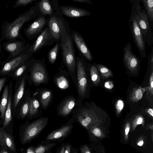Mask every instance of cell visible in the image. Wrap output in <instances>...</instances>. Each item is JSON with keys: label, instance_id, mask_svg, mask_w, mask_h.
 Instances as JSON below:
<instances>
[{"label": "cell", "instance_id": "6da1fadb", "mask_svg": "<svg viewBox=\"0 0 153 153\" xmlns=\"http://www.w3.org/2000/svg\"><path fill=\"white\" fill-rule=\"evenodd\" d=\"M35 7H32L25 12L19 14L12 22H4L1 26V40L9 41L24 40L20 30L25 23L36 17V10Z\"/></svg>", "mask_w": 153, "mask_h": 153}, {"label": "cell", "instance_id": "7a4b0ae2", "mask_svg": "<svg viewBox=\"0 0 153 153\" xmlns=\"http://www.w3.org/2000/svg\"><path fill=\"white\" fill-rule=\"evenodd\" d=\"M31 46L26 45L25 47L15 56L7 57L1 64L0 76H6L15 69L27 62L32 53L29 51Z\"/></svg>", "mask_w": 153, "mask_h": 153}, {"label": "cell", "instance_id": "3957f363", "mask_svg": "<svg viewBox=\"0 0 153 153\" xmlns=\"http://www.w3.org/2000/svg\"><path fill=\"white\" fill-rule=\"evenodd\" d=\"M61 48L64 59L68 70L73 72L75 66L74 50L71 38L66 34L64 37L62 35Z\"/></svg>", "mask_w": 153, "mask_h": 153}, {"label": "cell", "instance_id": "277c9868", "mask_svg": "<svg viewBox=\"0 0 153 153\" xmlns=\"http://www.w3.org/2000/svg\"><path fill=\"white\" fill-rule=\"evenodd\" d=\"M48 121V118L41 117L30 124L23 133L22 144H26L36 137L47 125Z\"/></svg>", "mask_w": 153, "mask_h": 153}, {"label": "cell", "instance_id": "5b68a950", "mask_svg": "<svg viewBox=\"0 0 153 153\" xmlns=\"http://www.w3.org/2000/svg\"><path fill=\"white\" fill-rule=\"evenodd\" d=\"M27 70L30 73L29 78L36 84L44 82L47 79V75L43 67L38 63H32L29 60L27 62Z\"/></svg>", "mask_w": 153, "mask_h": 153}, {"label": "cell", "instance_id": "8992f818", "mask_svg": "<svg viewBox=\"0 0 153 153\" xmlns=\"http://www.w3.org/2000/svg\"><path fill=\"white\" fill-rule=\"evenodd\" d=\"M25 42L24 40H16L7 41L2 44L4 49L9 53L8 57L13 56L22 51L26 47Z\"/></svg>", "mask_w": 153, "mask_h": 153}, {"label": "cell", "instance_id": "52a82bcc", "mask_svg": "<svg viewBox=\"0 0 153 153\" xmlns=\"http://www.w3.org/2000/svg\"><path fill=\"white\" fill-rule=\"evenodd\" d=\"M60 9L62 14L68 17L79 18L88 16L91 13L85 9L71 6H62Z\"/></svg>", "mask_w": 153, "mask_h": 153}, {"label": "cell", "instance_id": "ba28073f", "mask_svg": "<svg viewBox=\"0 0 153 153\" xmlns=\"http://www.w3.org/2000/svg\"><path fill=\"white\" fill-rule=\"evenodd\" d=\"M46 22L45 18L41 16L31 24L24 30V34L26 37L28 39H32L35 35L41 30Z\"/></svg>", "mask_w": 153, "mask_h": 153}, {"label": "cell", "instance_id": "9c48e42d", "mask_svg": "<svg viewBox=\"0 0 153 153\" xmlns=\"http://www.w3.org/2000/svg\"><path fill=\"white\" fill-rule=\"evenodd\" d=\"M55 16L49 19L48 26L52 36L55 39H58L63 33V26L61 20Z\"/></svg>", "mask_w": 153, "mask_h": 153}, {"label": "cell", "instance_id": "30bf717a", "mask_svg": "<svg viewBox=\"0 0 153 153\" xmlns=\"http://www.w3.org/2000/svg\"><path fill=\"white\" fill-rule=\"evenodd\" d=\"M77 74L78 82V92L79 95H83L87 84L86 74L84 66L79 60L77 62Z\"/></svg>", "mask_w": 153, "mask_h": 153}, {"label": "cell", "instance_id": "8fae6325", "mask_svg": "<svg viewBox=\"0 0 153 153\" xmlns=\"http://www.w3.org/2000/svg\"><path fill=\"white\" fill-rule=\"evenodd\" d=\"M27 71L16 80V91L13 102L14 108L17 106L24 94L25 86L28 76Z\"/></svg>", "mask_w": 153, "mask_h": 153}, {"label": "cell", "instance_id": "7c38bea8", "mask_svg": "<svg viewBox=\"0 0 153 153\" xmlns=\"http://www.w3.org/2000/svg\"><path fill=\"white\" fill-rule=\"evenodd\" d=\"M124 59L127 68L132 72L137 71L139 62L136 57L132 53L129 46L124 49Z\"/></svg>", "mask_w": 153, "mask_h": 153}, {"label": "cell", "instance_id": "4fadbf2b", "mask_svg": "<svg viewBox=\"0 0 153 153\" xmlns=\"http://www.w3.org/2000/svg\"><path fill=\"white\" fill-rule=\"evenodd\" d=\"M73 128L72 125L64 126L51 132L47 136L45 140H51L65 137L71 133Z\"/></svg>", "mask_w": 153, "mask_h": 153}, {"label": "cell", "instance_id": "5bb4252c", "mask_svg": "<svg viewBox=\"0 0 153 153\" xmlns=\"http://www.w3.org/2000/svg\"><path fill=\"white\" fill-rule=\"evenodd\" d=\"M137 10L134 17L142 31L146 33L149 28L148 16L144 11L141 10L139 4L137 6Z\"/></svg>", "mask_w": 153, "mask_h": 153}, {"label": "cell", "instance_id": "9a60e30c", "mask_svg": "<svg viewBox=\"0 0 153 153\" xmlns=\"http://www.w3.org/2000/svg\"><path fill=\"white\" fill-rule=\"evenodd\" d=\"M51 36L50 30L48 28H45L38 37L33 45L31 46L29 51L33 53L38 50L45 44Z\"/></svg>", "mask_w": 153, "mask_h": 153}, {"label": "cell", "instance_id": "2e32d148", "mask_svg": "<svg viewBox=\"0 0 153 153\" xmlns=\"http://www.w3.org/2000/svg\"><path fill=\"white\" fill-rule=\"evenodd\" d=\"M76 104V100L73 97H69L65 99L59 107L58 114L62 117L68 115Z\"/></svg>", "mask_w": 153, "mask_h": 153}, {"label": "cell", "instance_id": "e0dca14e", "mask_svg": "<svg viewBox=\"0 0 153 153\" xmlns=\"http://www.w3.org/2000/svg\"><path fill=\"white\" fill-rule=\"evenodd\" d=\"M132 30L137 45L141 50L144 49V44L140 27L134 17L132 18Z\"/></svg>", "mask_w": 153, "mask_h": 153}, {"label": "cell", "instance_id": "ac0fdd59", "mask_svg": "<svg viewBox=\"0 0 153 153\" xmlns=\"http://www.w3.org/2000/svg\"><path fill=\"white\" fill-rule=\"evenodd\" d=\"M73 37L75 43L80 51L87 59L91 60V54L82 37L77 33H74Z\"/></svg>", "mask_w": 153, "mask_h": 153}, {"label": "cell", "instance_id": "d6986e66", "mask_svg": "<svg viewBox=\"0 0 153 153\" xmlns=\"http://www.w3.org/2000/svg\"><path fill=\"white\" fill-rule=\"evenodd\" d=\"M9 90V87L8 84L5 85L4 88L0 102V112L1 114V117L2 119H3L4 117L8 103Z\"/></svg>", "mask_w": 153, "mask_h": 153}, {"label": "cell", "instance_id": "ffe728a7", "mask_svg": "<svg viewBox=\"0 0 153 153\" xmlns=\"http://www.w3.org/2000/svg\"><path fill=\"white\" fill-rule=\"evenodd\" d=\"M28 61L19 66L10 73L7 76L11 77L14 80H16L26 71L27 70Z\"/></svg>", "mask_w": 153, "mask_h": 153}, {"label": "cell", "instance_id": "44dd1931", "mask_svg": "<svg viewBox=\"0 0 153 153\" xmlns=\"http://www.w3.org/2000/svg\"><path fill=\"white\" fill-rule=\"evenodd\" d=\"M39 10L44 15H51L52 13V9L49 0H41L39 4Z\"/></svg>", "mask_w": 153, "mask_h": 153}, {"label": "cell", "instance_id": "7402d4cb", "mask_svg": "<svg viewBox=\"0 0 153 153\" xmlns=\"http://www.w3.org/2000/svg\"><path fill=\"white\" fill-rule=\"evenodd\" d=\"M52 93L49 90L43 91L41 94L40 102L43 109L45 110L48 106L51 98Z\"/></svg>", "mask_w": 153, "mask_h": 153}, {"label": "cell", "instance_id": "603a6c76", "mask_svg": "<svg viewBox=\"0 0 153 153\" xmlns=\"http://www.w3.org/2000/svg\"><path fill=\"white\" fill-rule=\"evenodd\" d=\"M11 101L10 94L9 95L7 106L4 115V118L3 123L4 128L5 127L9 124L12 119L11 112Z\"/></svg>", "mask_w": 153, "mask_h": 153}, {"label": "cell", "instance_id": "cb8c5ba5", "mask_svg": "<svg viewBox=\"0 0 153 153\" xmlns=\"http://www.w3.org/2000/svg\"><path fill=\"white\" fill-rule=\"evenodd\" d=\"M39 107V101L35 98H32L30 100L29 115L30 117L35 115L38 111Z\"/></svg>", "mask_w": 153, "mask_h": 153}, {"label": "cell", "instance_id": "d4e9b609", "mask_svg": "<svg viewBox=\"0 0 153 153\" xmlns=\"http://www.w3.org/2000/svg\"><path fill=\"white\" fill-rule=\"evenodd\" d=\"M4 145L6 146L11 151H16L15 146L11 136L4 130Z\"/></svg>", "mask_w": 153, "mask_h": 153}, {"label": "cell", "instance_id": "484cf974", "mask_svg": "<svg viewBox=\"0 0 153 153\" xmlns=\"http://www.w3.org/2000/svg\"><path fill=\"white\" fill-rule=\"evenodd\" d=\"M150 20L153 21V0H143Z\"/></svg>", "mask_w": 153, "mask_h": 153}, {"label": "cell", "instance_id": "4316f807", "mask_svg": "<svg viewBox=\"0 0 153 153\" xmlns=\"http://www.w3.org/2000/svg\"><path fill=\"white\" fill-rule=\"evenodd\" d=\"M56 144L55 143L41 145L35 148V153H44L50 150Z\"/></svg>", "mask_w": 153, "mask_h": 153}, {"label": "cell", "instance_id": "83f0119b", "mask_svg": "<svg viewBox=\"0 0 153 153\" xmlns=\"http://www.w3.org/2000/svg\"><path fill=\"white\" fill-rule=\"evenodd\" d=\"M90 75L92 81L95 84L98 83L100 80V78L97 68L94 65L90 69Z\"/></svg>", "mask_w": 153, "mask_h": 153}, {"label": "cell", "instance_id": "f1b7e54d", "mask_svg": "<svg viewBox=\"0 0 153 153\" xmlns=\"http://www.w3.org/2000/svg\"><path fill=\"white\" fill-rule=\"evenodd\" d=\"M56 81L57 86L60 89H66L69 86L68 81L63 76H61L57 78Z\"/></svg>", "mask_w": 153, "mask_h": 153}, {"label": "cell", "instance_id": "f546056e", "mask_svg": "<svg viewBox=\"0 0 153 153\" xmlns=\"http://www.w3.org/2000/svg\"><path fill=\"white\" fill-rule=\"evenodd\" d=\"M97 67L103 78H106L112 76V72L107 68L101 65H98Z\"/></svg>", "mask_w": 153, "mask_h": 153}, {"label": "cell", "instance_id": "4dcf8cb0", "mask_svg": "<svg viewBox=\"0 0 153 153\" xmlns=\"http://www.w3.org/2000/svg\"><path fill=\"white\" fill-rule=\"evenodd\" d=\"M59 44L57 43L50 51L49 55V59L52 63H53L56 59L58 50Z\"/></svg>", "mask_w": 153, "mask_h": 153}, {"label": "cell", "instance_id": "1f68e13d", "mask_svg": "<svg viewBox=\"0 0 153 153\" xmlns=\"http://www.w3.org/2000/svg\"><path fill=\"white\" fill-rule=\"evenodd\" d=\"M30 101H26L22 105L20 111V115L22 118L25 117L29 113Z\"/></svg>", "mask_w": 153, "mask_h": 153}, {"label": "cell", "instance_id": "d6a6232c", "mask_svg": "<svg viewBox=\"0 0 153 153\" xmlns=\"http://www.w3.org/2000/svg\"><path fill=\"white\" fill-rule=\"evenodd\" d=\"M36 0H16L13 6V8L20 7L30 4Z\"/></svg>", "mask_w": 153, "mask_h": 153}, {"label": "cell", "instance_id": "836d02e7", "mask_svg": "<svg viewBox=\"0 0 153 153\" xmlns=\"http://www.w3.org/2000/svg\"><path fill=\"white\" fill-rule=\"evenodd\" d=\"M143 91H145L144 89L140 88L136 90L135 94L137 99L139 100L142 98Z\"/></svg>", "mask_w": 153, "mask_h": 153}, {"label": "cell", "instance_id": "e575fe53", "mask_svg": "<svg viewBox=\"0 0 153 153\" xmlns=\"http://www.w3.org/2000/svg\"><path fill=\"white\" fill-rule=\"evenodd\" d=\"M9 77L3 76L0 77V92L2 89L8 81Z\"/></svg>", "mask_w": 153, "mask_h": 153}, {"label": "cell", "instance_id": "d590c367", "mask_svg": "<svg viewBox=\"0 0 153 153\" xmlns=\"http://www.w3.org/2000/svg\"><path fill=\"white\" fill-rule=\"evenodd\" d=\"M4 131L3 128H0V145L1 146L4 145Z\"/></svg>", "mask_w": 153, "mask_h": 153}, {"label": "cell", "instance_id": "8d00e7d4", "mask_svg": "<svg viewBox=\"0 0 153 153\" xmlns=\"http://www.w3.org/2000/svg\"><path fill=\"white\" fill-rule=\"evenodd\" d=\"M113 83L111 81H107L105 83V88L111 89L113 87Z\"/></svg>", "mask_w": 153, "mask_h": 153}, {"label": "cell", "instance_id": "74e56055", "mask_svg": "<svg viewBox=\"0 0 153 153\" xmlns=\"http://www.w3.org/2000/svg\"><path fill=\"white\" fill-rule=\"evenodd\" d=\"M71 152V147L70 144H67L65 146L64 153H70Z\"/></svg>", "mask_w": 153, "mask_h": 153}, {"label": "cell", "instance_id": "f35d334b", "mask_svg": "<svg viewBox=\"0 0 153 153\" xmlns=\"http://www.w3.org/2000/svg\"><path fill=\"white\" fill-rule=\"evenodd\" d=\"M94 134L97 136H100L101 135V132L100 130L98 128H96L94 129L93 131Z\"/></svg>", "mask_w": 153, "mask_h": 153}, {"label": "cell", "instance_id": "ab89813d", "mask_svg": "<svg viewBox=\"0 0 153 153\" xmlns=\"http://www.w3.org/2000/svg\"><path fill=\"white\" fill-rule=\"evenodd\" d=\"M35 148L33 146H31L28 148L27 151V153H35Z\"/></svg>", "mask_w": 153, "mask_h": 153}, {"label": "cell", "instance_id": "60d3db41", "mask_svg": "<svg viewBox=\"0 0 153 153\" xmlns=\"http://www.w3.org/2000/svg\"><path fill=\"white\" fill-rule=\"evenodd\" d=\"M75 1L79 2L87 3L92 4V3L90 0H72Z\"/></svg>", "mask_w": 153, "mask_h": 153}, {"label": "cell", "instance_id": "b9f144b4", "mask_svg": "<svg viewBox=\"0 0 153 153\" xmlns=\"http://www.w3.org/2000/svg\"><path fill=\"white\" fill-rule=\"evenodd\" d=\"M117 106L121 110L123 109V104L121 100H119L118 101Z\"/></svg>", "mask_w": 153, "mask_h": 153}, {"label": "cell", "instance_id": "7bdbcfd3", "mask_svg": "<svg viewBox=\"0 0 153 153\" xmlns=\"http://www.w3.org/2000/svg\"><path fill=\"white\" fill-rule=\"evenodd\" d=\"M87 148L85 147H81L80 148V151L82 153H90V152L89 151V150H88L87 149Z\"/></svg>", "mask_w": 153, "mask_h": 153}, {"label": "cell", "instance_id": "ee69618b", "mask_svg": "<svg viewBox=\"0 0 153 153\" xmlns=\"http://www.w3.org/2000/svg\"><path fill=\"white\" fill-rule=\"evenodd\" d=\"M65 146L64 144V145L61 147V148L59 150V151L58 152L59 153H64Z\"/></svg>", "mask_w": 153, "mask_h": 153}, {"label": "cell", "instance_id": "f6af8a7d", "mask_svg": "<svg viewBox=\"0 0 153 153\" xmlns=\"http://www.w3.org/2000/svg\"><path fill=\"white\" fill-rule=\"evenodd\" d=\"M148 113L152 116H153V110L152 109H149L148 110Z\"/></svg>", "mask_w": 153, "mask_h": 153}, {"label": "cell", "instance_id": "bcb514c9", "mask_svg": "<svg viewBox=\"0 0 153 153\" xmlns=\"http://www.w3.org/2000/svg\"><path fill=\"white\" fill-rule=\"evenodd\" d=\"M142 118L140 117L138 119V120L137 121V123L138 124H140L141 123H142Z\"/></svg>", "mask_w": 153, "mask_h": 153}, {"label": "cell", "instance_id": "7dc6e473", "mask_svg": "<svg viewBox=\"0 0 153 153\" xmlns=\"http://www.w3.org/2000/svg\"><path fill=\"white\" fill-rule=\"evenodd\" d=\"M8 152L5 149H2L0 151V153H8Z\"/></svg>", "mask_w": 153, "mask_h": 153}, {"label": "cell", "instance_id": "c3c4849f", "mask_svg": "<svg viewBox=\"0 0 153 153\" xmlns=\"http://www.w3.org/2000/svg\"><path fill=\"white\" fill-rule=\"evenodd\" d=\"M129 127H127L125 129V133L126 135H127L129 132Z\"/></svg>", "mask_w": 153, "mask_h": 153}, {"label": "cell", "instance_id": "681fc988", "mask_svg": "<svg viewBox=\"0 0 153 153\" xmlns=\"http://www.w3.org/2000/svg\"><path fill=\"white\" fill-rule=\"evenodd\" d=\"M143 141H140L138 143V145L140 146H142L143 145Z\"/></svg>", "mask_w": 153, "mask_h": 153}, {"label": "cell", "instance_id": "f907efd6", "mask_svg": "<svg viewBox=\"0 0 153 153\" xmlns=\"http://www.w3.org/2000/svg\"><path fill=\"white\" fill-rule=\"evenodd\" d=\"M1 47L2 46L1 43V39H0V54H1L2 53Z\"/></svg>", "mask_w": 153, "mask_h": 153}, {"label": "cell", "instance_id": "816d5d0a", "mask_svg": "<svg viewBox=\"0 0 153 153\" xmlns=\"http://www.w3.org/2000/svg\"><path fill=\"white\" fill-rule=\"evenodd\" d=\"M6 0L10 1V0Z\"/></svg>", "mask_w": 153, "mask_h": 153}, {"label": "cell", "instance_id": "f5cc1de1", "mask_svg": "<svg viewBox=\"0 0 153 153\" xmlns=\"http://www.w3.org/2000/svg\"></svg>", "mask_w": 153, "mask_h": 153}]
</instances>
